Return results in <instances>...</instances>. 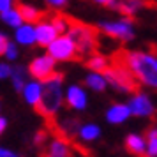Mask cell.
Wrapping results in <instances>:
<instances>
[{
	"instance_id": "cell-1",
	"label": "cell",
	"mask_w": 157,
	"mask_h": 157,
	"mask_svg": "<svg viewBox=\"0 0 157 157\" xmlns=\"http://www.w3.org/2000/svg\"><path fill=\"white\" fill-rule=\"evenodd\" d=\"M111 62L118 65H124L125 69L134 74V78L152 88H157V58L143 53V51H127L118 50L109 58Z\"/></svg>"
},
{
	"instance_id": "cell-2",
	"label": "cell",
	"mask_w": 157,
	"mask_h": 157,
	"mask_svg": "<svg viewBox=\"0 0 157 157\" xmlns=\"http://www.w3.org/2000/svg\"><path fill=\"white\" fill-rule=\"evenodd\" d=\"M62 81H64V74L53 72L51 78L48 81H44L46 85L43 86L41 97L34 104L36 113L41 115L50 127H57L55 125V115L62 104Z\"/></svg>"
},
{
	"instance_id": "cell-3",
	"label": "cell",
	"mask_w": 157,
	"mask_h": 157,
	"mask_svg": "<svg viewBox=\"0 0 157 157\" xmlns=\"http://www.w3.org/2000/svg\"><path fill=\"white\" fill-rule=\"evenodd\" d=\"M67 37L74 43L79 58L92 57L97 53L99 29L95 25H88V23L79 21L76 18L67 16Z\"/></svg>"
},
{
	"instance_id": "cell-4",
	"label": "cell",
	"mask_w": 157,
	"mask_h": 157,
	"mask_svg": "<svg viewBox=\"0 0 157 157\" xmlns=\"http://www.w3.org/2000/svg\"><path fill=\"white\" fill-rule=\"evenodd\" d=\"M102 78L106 79V83H109L111 86H115L117 90L125 94H140V88H141V83L134 78V74L125 69L124 65H118L109 60V67L102 72Z\"/></svg>"
},
{
	"instance_id": "cell-5",
	"label": "cell",
	"mask_w": 157,
	"mask_h": 157,
	"mask_svg": "<svg viewBox=\"0 0 157 157\" xmlns=\"http://www.w3.org/2000/svg\"><path fill=\"white\" fill-rule=\"evenodd\" d=\"M48 55L55 58V60H72V62H79L78 51H76V46L67 36L57 37L53 43L48 46Z\"/></svg>"
},
{
	"instance_id": "cell-6",
	"label": "cell",
	"mask_w": 157,
	"mask_h": 157,
	"mask_svg": "<svg viewBox=\"0 0 157 157\" xmlns=\"http://www.w3.org/2000/svg\"><path fill=\"white\" fill-rule=\"evenodd\" d=\"M55 58L51 55H44V57L34 58L29 65V72L32 74V78H36L37 81H48L51 78V74L55 72Z\"/></svg>"
},
{
	"instance_id": "cell-7",
	"label": "cell",
	"mask_w": 157,
	"mask_h": 157,
	"mask_svg": "<svg viewBox=\"0 0 157 157\" xmlns=\"http://www.w3.org/2000/svg\"><path fill=\"white\" fill-rule=\"evenodd\" d=\"M101 30L106 36L118 39V41H131L134 37V30H132V21L125 20L120 23H101Z\"/></svg>"
},
{
	"instance_id": "cell-8",
	"label": "cell",
	"mask_w": 157,
	"mask_h": 157,
	"mask_svg": "<svg viewBox=\"0 0 157 157\" xmlns=\"http://www.w3.org/2000/svg\"><path fill=\"white\" fill-rule=\"evenodd\" d=\"M41 157H72L71 148L67 147V141L62 140L60 136L50 138L48 141L41 147Z\"/></svg>"
},
{
	"instance_id": "cell-9",
	"label": "cell",
	"mask_w": 157,
	"mask_h": 157,
	"mask_svg": "<svg viewBox=\"0 0 157 157\" xmlns=\"http://www.w3.org/2000/svg\"><path fill=\"white\" fill-rule=\"evenodd\" d=\"M143 6H147L145 0H109V4H108V7H111V9H115V11L122 13V14L125 16L127 20H131V21H132V16H134Z\"/></svg>"
},
{
	"instance_id": "cell-10",
	"label": "cell",
	"mask_w": 157,
	"mask_h": 157,
	"mask_svg": "<svg viewBox=\"0 0 157 157\" xmlns=\"http://www.w3.org/2000/svg\"><path fill=\"white\" fill-rule=\"evenodd\" d=\"M129 109L136 117H152L155 113L154 104L150 102V99L145 94H136L134 97L131 99V102H129Z\"/></svg>"
},
{
	"instance_id": "cell-11",
	"label": "cell",
	"mask_w": 157,
	"mask_h": 157,
	"mask_svg": "<svg viewBox=\"0 0 157 157\" xmlns=\"http://www.w3.org/2000/svg\"><path fill=\"white\" fill-rule=\"evenodd\" d=\"M16 11H18L20 18H21V21H25L27 25H37V23H41L48 16L44 11H39V9L32 7V6H27V4H21V2L16 4Z\"/></svg>"
},
{
	"instance_id": "cell-12",
	"label": "cell",
	"mask_w": 157,
	"mask_h": 157,
	"mask_svg": "<svg viewBox=\"0 0 157 157\" xmlns=\"http://www.w3.org/2000/svg\"><path fill=\"white\" fill-rule=\"evenodd\" d=\"M55 39H57V30L51 23H37L36 41L39 43V46H50Z\"/></svg>"
},
{
	"instance_id": "cell-13",
	"label": "cell",
	"mask_w": 157,
	"mask_h": 157,
	"mask_svg": "<svg viewBox=\"0 0 157 157\" xmlns=\"http://www.w3.org/2000/svg\"><path fill=\"white\" fill-rule=\"evenodd\" d=\"M125 150L136 157H148L147 155V145L145 140L138 134H129L125 140Z\"/></svg>"
},
{
	"instance_id": "cell-14",
	"label": "cell",
	"mask_w": 157,
	"mask_h": 157,
	"mask_svg": "<svg viewBox=\"0 0 157 157\" xmlns=\"http://www.w3.org/2000/svg\"><path fill=\"white\" fill-rule=\"evenodd\" d=\"M67 104L74 109H85L86 106V95L79 86H71L67 90Z\"/></svg>"
},
{
	"instance_id": "cell-15",
	"label": "cell",
	"mask_w": 157,
	"mask_h": 157,
	"mask_svg": "<svg viewBox=\"0 0 157 157\" xmlns=\"http://www.w3.org/2000/svg\"><path fill=\"white\" fill-rule=\"evenodd\" d=\"M129 115H131L129 106H125V104H113V106L108 109L106 118H108V122H111V124H120V122L127 120Z\"/></svg>"
},
{
	"instance_id": "cell-16",
	"label": "cell",
	"mask_w": 157,
	"mask_h": 157,
	"mask_svg": "<svg viewBox=\"0 0 157 157\" xmlns=\"http://www.w3.org/2000/svg\"><path fill=\"white\" fill-rule=\"evenodd\" d=\"M85 65H86V69H92L95 74H102L109 67V58L104 57V55H101V53H95V55H92V57L86 60Z\"/></svg>"
},
{
	"instance_id": "cell-17",
	"label": "cell",
	"mask_w": 157,
	"mask_h": 157,
	"mask_svg": "<svg viewBox=\"0 0 157 157\" xmlns=\"http://www.w3.org/2000/svg\"><path fill=\"white\" fill-rule=\"evenodd\" d=\"M11 78H13V83H14V88L16 92H23L25 88V83H27V72L23 69L21 65H14L11 67Z\"/></svg>"
},
{
	"instance_id": "cell-18",
	"label": "cell",
	"mask_w": 157,
	"mask_h": 157,
	"mask_svg": "<svg viewBox=\"0 0 157 157\" xmlns=\"http://www.w3.org/2000/svg\"><path fill=\"white\" fill-rule=\"evenodd\" d=\"M41 92H43L41 83H29V85H25V88H23L21 94L25 95V101L34 106L37 101H39V97H41Z\"/></svg>"
},
{
	"instance_id": "cell-19",
	"label": "cell",
	"mask_w": 157,
	"mask_h": 157,
	"mask_svg": "<svg viewBox=\"0 0 157 157\" xmlns=\"http://www.w3.org/2000/svg\"><path fill=\"white\" fill-rule=\"evenodd\" d=\"M145 145H147V155L157 157V127L145 131Z\"/></svg>"
},
{
	"instance_id": "cell-20",
	"label": "cell",
	"mask_w": 157,
	"mask_h": 157,
	"mask_svg": "<svg viewBox=\"0 0 157 157\" xmlns=\"http://www.w3.org/2000/svg\"><path fill=\"white\" fill-rule=\"evenodd\" d=\"M16 39H18L20 44L36 43V30L25 23V27H18V30H16Z\"/></svg>"
},
{
	"instance_id": "cell-21",
	"label": "cell",
	"mask_w": 157,
	"mask_h": 157,
	"mask_svg": "<svg viewBox=\"0 0 157 157\" xmlns=\"http://www.w3.org/2000/svg\"><path fill=\"white\" fill-rule=\"evenodd\" d=\"M0 18H2V21L4 23H7V25H11V27H21V23H23L16 9L2 11V13H0Z\"/></svg>"
},
{
	"instance_id": "cell-22",
	"label": "cell",
	"mask_w": 157,
	"mask_h": 157,
	"mask_svg": "<svg viewBox=\"0 0 157 157\" xmlns=\"http://www.w3.org/2000/svg\"><path fill=\"white\" fill-rule=\"evenodd\" d=\"M78 134L81 136L85 141H90V140H97V138H99L101 131L95 124H86V125H83V127L79 129Z\"/></svg>"
},
{
	"instance_id": "cell-23",
	"label": "cell",
	"mask_w": 157,
	"mask_h": 157,
	"mask_svg": "<svg viewBox=\"0 0 157 157\" xmlns=\"http://www.w3.org/2000/svg\"><path fill=\"white\" fill-rule=\"evenodd\" d=\"M85 83L90 86V88L97 90V92H102V90L106 88V79L102 78L101 74H90V76H86Z\"/></svg>"
},
{
	"instance_id": "cell-24",
	"label": "cell",
	"mask_w": 157,
	"mask_h": 157,
	"mask_svg": "<svg viewBox=\"0 0 157 157\" xmlns=\"http://www.w3.org/2000/svg\"><path fill=\"white\" fill-rule=\"evenodd\" d=\"M51 25L55 27L57 34H65L67 32V16H64V14L51 16Z\"/></svg>"
},
{
	"instance_id": "cell-25",
	"label": "cell",
	"mask_w": 157,
	"mask_h": 157,
	"mask_svg": "<svg viewBox=\"0 0 157 157\" xmlns=\"http://www.w3.org/2000/svg\"><path fill=\"white\" fill-rule=\"evenodd\" d=\"M48 140H50V136H48V132H46V131H39V132L36 134V145L39 147V148H41L44 143L48 141Z\"/></svg>"
},
{
	"instance_id": "cell-26",
	"label": "cell",
	"mask_w": 157,
	"mask_h": 157,
	"mask_svg": "<svg viewBox=\"0 0 157 157\" xmlns=\"http://www.w3.org/2000/svg\"><path fill=\"white\" fill-rule=\"evenodd\" d=\"M7 46H9L7 36L0 32V57H4V55H6V50H7Z\"/></svg>"
},
{
	"instance_id": "cell-27",
	"label": "cell",
	"mask_w": 157,
	"mask_h": 157,
	"mask_svg": "<svg viewBox=\"0 0 157 157\" xmlns=\"http://www.w3.org/2000/svg\"><path fill=\"white\" fill-rule=\"evenodd\" d=\"M4 57H7L9 60H14L16 57H18V50H16V46L13 43H9V46H7V50H6V55Z\"/></svg>"
},
{
	"instance_id": "cell-28",
	"label": "cell",
	"mask_w": 157,
	"mask_h": 157,
	"mask_svg": "<svg viewBox=\"0 0 157 157\" xmlns=\"http://www.w3.org/2000/svg\"><path fill=\"white\" fill-rule=\"evenodd\" d=\"M46 2H48V6H51L55 9H62L67 4V0H46Z\"/></svg>"
},
{
	"instance_id": "cell-29",
	"label": "cell",
	"mask_w": 157,
	"mask_h": 157,
	"mask_svg": "<svg viewBox=\"0 0 157 157\" xmlns=\"http://www.w3.org/2000/svg\"><path fill=\"white\" fill-rule=\"evenodd\" d=\"M11 76V67L6 64H0V78H7Z\"/></svg>"
},
{
	"instance_id": "cell-30",
	"label": "cell",
	"mask_w": 157,
	"mask_h": 157,
	"mask_svg": "<svg viewBox=\"0 0 157 157\" xmlns=\"http://www.w3.org/2000/svg\"><path fill=\"white\" fill-rule=\"evenodd\" d=\"M11 4H13V0H0V13L11 9Z\"/></svg>"
},
{
	"instance_id": "cell-31",
	"label": "cell",
	"mask_w": 157,
	"mask_h": 157,
	"mask_svg": "<svg viewBox=\"0 0 157 157\" xmlns=\"http://www.w3.org/2000/svg\"><path fill=\"white\" fill-rule=\"evenodd\" d=\"M0 157H18L14 152H11V150H6V148H0Z\"/></svg>"
},
{
	"instance_id": "cell-32",
	"label": "cell",
	"mask_w": 157,
	"mask_h": 157,
	"mask_svg": "<svg viewBox=\"0 0 157 157\" xmlns=\"http://www.w3.org/2000/svg\"><path fill=\"white\" fill-rule=\"evenodd\" d=\"M6 125H7V120L6 118H0V134L6 131Z\"/></svg>"
},
{
	"instance_id": "cell-33",
	"label": "cell",
	"mask_w": 157,
	"mask_h": 157,
	"mask_svg": "<svg viewBox=\"0 0 157 157\" xmlns=\"http://www.w3.org/2000/svg\"><path fill=\"white\" fill-rule=\"evenodd\" d=\"M94 2H97L101 6H108V4H109V0H94Z\"/></svg>"
}]
</instances>
